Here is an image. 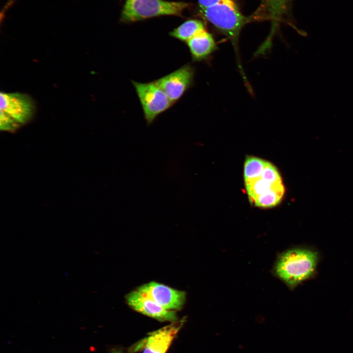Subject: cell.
Here are the masks:
<instances>
[{"mask_svg":"<svg viewBox=\"0 0 353 353\" xmlns=\"http://www.w3.org/2000/svg\"><path fill=\"white\" fill-rule=\"evenodd\" d=\"M244 180L248 199L259 208H272L279 204L285 189L281 176L272 163L255 156L246 157Z\"/></svg>","mask_w":353,"mask_h":353,"instance_id":"obj_1","label":"cell"},{"mask_svg":"<svg viewBox=\"0 0 353 353\" xmlns=\"http://www.w3.org/2000/svg\"><path fill=\"white\" fill-rule=\"evenodd\" d=\"M203 16L231 41L234 49L238 66L245 82L247 78L240 61L238 39L240 31L249 22L239 9L234 0H227L201 10Z\"/></svg>","mask_w":353,"mask_h":353,"instance_id":"obj_2","label":"cell"},{"mask_svg":"<svg viewBox=\"0 0 353 353\" xmlns=\"http://www.w3.org/2000/svg\"><path fill=\"white\" fill-rule=\"evenodd\" d=\"M318 255L307 248L290 250L280 256L276 266L277 275L291 288L312 277L316 272Z\"/></svg>","mask_w":353,"mask_h":353,"instance_id":"obj_3","label":"cell"},{"mask_svg":"<svg viewBox=\"0 0 353 353\" xmlns=\"http://www.w3.org/2000/svg\"><path fill=\"white\" fill-rule=\"evenodd\" d=\"M190 4L164 0H125L121 21L129 23L161 16H181Z\"/></svg>","mask_w":353,"mask_h":353,"instance_id":"obj_4","label":"cell"},{"mask_svg":"<svg viewBox=\"0 0 353 353\" xmlns=\"http://www.w3.org/2000/svg\"><path fill=\"white\" fill-rule=\"evenodd\" d=\"M140 102L145 119L148 125L174 104L154 80L141 83L131 81Z\"/></svg>","mask_w":353,"mask_h":353,"instance_id":"obj_5","label":"cell"},{"mask_svg":"<svg viewBox=\"0 0 353 353\" xmlns=\"http://www.w3.org/2000/svg\"><path fill=\"white\" fill-rule=\"evenodd\" d=\"M0 110L22 126L31 121L35 113L36 106L32 98L19 92L0 94Z\"/></svg>","mask_w":353,"mask_h":353,"instance_id":"obj_6","label":"cell"},{"mask_svg":"<svg viewBox=\"0 0 353 353\" xmlns=\"http://www.w3.org/2000/svg\"><path fill=\"white\" fill-rule=\"evenodd\" d=\"M194 76V68L186 64L155 81L174 104L192 86Z\"/></svg>","mask_w":353,"mask_h":353,"instance_id":"obj_7","label":"cell"},{"mask_svg":"<svg viewBox=\"0 0 353 353\" xmlns=\"http://www.w3.org/2000/svg\"><path fill=\"white\" fill-rule=\"evenodd\" d=\"M185 322V318H183L150 333L132 350L142 349L143 353H166Z\"/></svg>","mask_w":353,"mask_h":353,"instance_id":"obj_8","label":"cell"},{"mask_svg":"<svg viewBox=\"0 0 353 353\" xmlns=\"http://www.w3.org/2000/svg\"><path fill=\"white\" fill-rule=\"evenodd\" d=\"M137 290L167 310H180L183 306L186 300L184 291L154 281L144 284L139 287Z\"/></svg>","mask_w":353,"mask_h":353,"instance_id":"obj_9","label":"cell"},{"mask_svg":"<svg viewBox=\"0 0 353 353\" xmlns=\"http://www.w3.org/2000/svg\"><path fill=\"white\" fill-rule=\"evenodd\" d=\"M126 300L135 311L158 321L175 322L177 319L176 311L164 308L137 289L127 294Z\"/></svg>","mask_w":353,"mask_h":353,"instance_id":"obj_10","label":"cell"},{"mask_svg":"<svg viewBox=\"0 0 353 353\" xmlns=\"http://www.w3.org/2000/svg\"><path fill=\"white\" fill-rule=\"evenodd\" d=\"M186 44L193 61L207 59L217 48L212 35L206 29L198 33Z\"/></svg>","mask_w":353,"mask_h":353,"instance_id":"obj_11","label":"cell"},{"mask_svg":"<svg viewBox=\"0 0 353 353\" xmlns=\"http://www.w3.org/2000/svg\"><path fill=\"white\" fill-rule=\"evenodd\" d=\"M206 29L203 23L198 20H188L169 33L170 36L186 43L201 31Z\"/></svg>","mask_w":353,"mask_h":353,"instance_id":"obj_12","label":"cell"},{"mask_svg":"<svg viewBox=\"0 0 353 353\" xmlns=\"http://www.w3.org/2000/svg\"><path fill=\"white\" fill-rule=\"evenodd\" d=\"M291 0H262L264 11L274 26L287 13Z\"/></svg>","mask_w":353,"mask_h":353,"instance_id":"obj_13","label":"cell"},{"mask_svg":"<svg viewBox=\"0 0 353 353\" xmlns=\"http://www.w3.org/2000/svg\"><path fill=\"white\" fill-rule=\"evenodd\" d=\"M22 126L13 118L0 110V129L1 130L13 132Z\"/></svg>","mask_w":353,"mask_h":353,"instance_id":"obj_14","label":"cell"},{"mask_svg":"<svg viewBox=\"0 0 353 353\" xmlns=\"http://www.w3.org/2000/svg\"><path fill=\"white\" fill-rule=\"evenodd\" d=\"M225 0H198L201 10Z\"/></svg>","mask_w":353,"mask_h":353,"instance_id":"obj_15","label":"cell"}]
</instances>
